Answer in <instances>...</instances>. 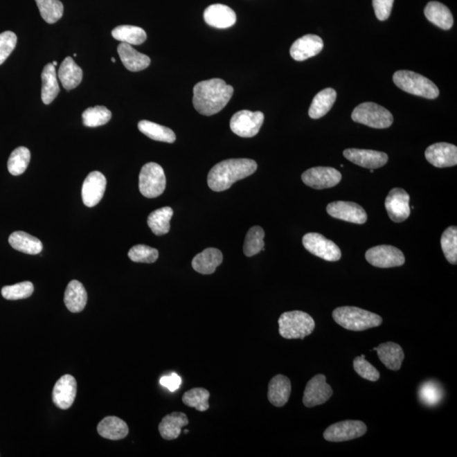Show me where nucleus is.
I'll return each mask as SVG.
<instances>
[{
  "instance_id": "1",
  "label": "nucleus",
  "mask_w": 457,
  "mask_h": 457,
  "mask_svg": "<svg viewBox=\"0 0 457 457\" xmlns=\"http://www.w3.org/2000/svg\"><path fill=\"white\" fill-rule=\"evenodd\" d=\"M233 87L222 79L213 78L196 84L193 89V106L203 116L218 114L233 96Z\"/></svg>"
},
{
  "instance_id": "2",
  "label": "nucleus",
  "mask_w": 457,
  "mask_h": 457,
  "mask_svg": "<svg viewBox=\"0 0 457 457\" xmlns=\"http://www.w3.org/2000/svg\"><path fill=\"white\" fill-rule=\"evenodd\" d=\"M258 169L257 163L249 159L224 160L213 166L208 174V185L215 192L231 188L235 182L250 177Z\"/></svg>"
},
{
  "instance_id": "3",
  "label": "nucleus",
  "mask_w": 457,
  "mask_h": 457,
  "mask_svg": "<svg viewBox=\"0 0 457 457\" xmlns=\"http://www.w3.org/2000/svg\"><path fill=\"white\" fill-rule=\"evenodd\" d=\"M332 315L339 325L352 331H364L379 327L383 322V319L378 314L356 307H338Z\"/></svg>"
},
{
  "instance_id": "4",
  "label": "nucleus",
  "mask_w": 457,
  "mask_h": 457,
  "mask_svg": "<svg viewBox=\"0 0 457 457\" xmlns=\"http://www.w3.org/2000/svg\"><path fill=\"white\" fill-rule=\"evenodd\" d=\"M278 323L280 334L288 340H303L307 335L314 332L315 329L314 319L303 311L285 312L281 314Z\"/></svg>"
},
{
  "instance_id": "5",
  "label": "nucleus",
  "mask_w": 457,
  "mask_h": 457,
  "mask_svg": "<svg viewBox=\"0 0 457 457\" xmlns=\"http://www.w3.org/2000/svg\"><path fill=\"white\" fill-rule=\"evenodd\" d=\"M396 86L407 93L428 99L438 98L440 90L436 84L425 76L411 71H398L393 75Z\"/></svg>"
},
{
  "instance_id": "6",
  "label": "nucleus",
  "mask_w": 457,
  "mask_h": 457,
  "mask_svg": "<svg viewBox=\"0 0 457 457\" xmlns=\"http://www.w3.org/2000/svg\"><path fill=\"white\" fill-rule=\"evenodd\" d=\"M352 119L375 129L388 128L394 122L393 116L388 109L370 102L357 105L352 111Z\"/></svg>"
},
{
  "instance_id": "7",
  "label": "nucleus",
  "mask_w": 457,
  "mask_h": 457,
  "mask_svg": "<svg viewBox=\"0 0 457 457\" xmlns=\"http://www.w3.org/2000/svg\"><path fill=\"white\" fill-rule=\"evenodd\" d=\"M166 188V177L163 168L156 163L143 165L139 174V190L145 197H157Z\"/></svg>"
},
{
  "instance_id": "8",
  "label": "nucleus",
  "mask_w": 457,
  "mask_h": 457,
  "mask_svg": "<svg viewBox=\"0 0 457 457\" xmlns=\"http://www.w3.org/2000/svg\"><path fill=\"white\" fill-rule=\"evenodd\" d=\"M264 121L265 114L260 111L241 110L232 116L230 125L235 135L249 138L258 134Z\"/></svg>"
},
{
  "instance_id": "9",
  "label": "nucleus",
  "mask_w": 457,
  "mask_h": 457,
  "mask_svg": "<svg viewBox=\"0 0 457 457\" xmlns=\"http://www.w3.org/2000/svg\"><path fill=\"white\" fill-rule=\"evenodd\" d=\"M303 244L308 251L329 262H337L341 258L339 247L321 234L307 233L303 236Z\"/></svg>"
},
{
  "instance_id": "10",
  "label": "nucleus",
  "mask_w": 457,
  "mask_h": 457,
  "mask_svg": "<svg viewBox=\"0 0 457 457\" xmlns=\"http://www.w3.org/2000/svg\"><path fill=\"white\" fill-rule=\"evenodd\" d=\"M365 258L369 264L381 269L394 268L405 264L402 251L388 245L372 247L367 251Z\"/></svg>"
},
{
  "instance_id": "11",
  "label": "nucleus",
  "mask_w": 457,
  "mask_h": 457,
  "mask_svg": "<svg viewBox=\"0 0 457 457\" xmlns=\"http://www.w3.org/2000/svg\"><path fill=\"white\" fill-rule=\"evenodd\" d=\"M367 430L364 422L346 420L330 425L323 433V438L330 442L349 441L364 436Z\"/></svg>"
},
{
  "instance_id": "12",
  "label": "nucleus",
  "mask_w": 457,
  "mask_h": 457,
  "mask_svg": "<svg viewBox=\"0 0 457 457\" xmlns=\"http://www.w3.org/2000/svg\"><path fill=\"white\" fill-rule=\"evenodd\" d=\"M304 184L316 190L333 188L341 181V174L332 167H314L302 174Z\"/></svg>"
},
{
  "instance_id": "13",
  "label": "nucleus",
  "mask_w": 457,
  "mask_h": 457,
  "mask_svg": "<svg viewBox=\"0 0 457 457\" xmlns=\"http://www.w3.org/2000/svg\"><path fill=\"white\" fill-rule=\"evenodd\" d=\"M332 395V388L327 384L325 375H317L308 381L305 388L303 402L305 406L311 409L325 404Z\"/></svg>"
},
{
  "instance_id": "14",
  "label": "nucleus",
  "mask_w": 457,
  "mask_h": 457,
  "mask_svg": "<svg viewBox=\"0 0 457 457\" xmlns=\"http://www.w3.org/2000/svg\"><path fill=\"white\" fill-rule=\"evenodd\" d=\"M410 196L405 190L393 188L388 192L384 205L391 219L395 223H402L411 215Z\"/></svg>"
},
{
  "instance_id": "15",
  "label": "nucleus",
  "mask_w": 457,
  "mask_h": 457,
  "mask_svg": "<svg viewBox=\"0 0 457 457\" xmlns=\"http://www.w3.org/2000/svg\"><path fill=\"white\" fill-rule=\"evenodd\" d=\"M327 213L333 218L353 224H363L368 219L364 208L352 201H333L327 206Z\"/></svg>"
},
{
  "instance_id": "16",
  "label": "nucleus",
  "mask_w": 457,
  "mask_h": 457,
  "mask_svg": "<svg viewBox=\"0 0 457 457\" xmlns=\"http://www.w3.org/2000/svg\"><path fill=\"white\" fill-rule=\"evenodd\" d=\"M343 155L355 165L369 170L379 169L386 165L388 159L386 152L358 148H348L343 152Z\"/></svg>"
},
{
  "instance_id": "17",
  "label": "nucleus",
  "mask_w": 457,
  "mask_h": 457,
  "mask_svg": "<svg viewBox=\"0 0 457 457\" xmlns=\"http://www.w3.org/2000/svg\"><path fill=\"white\" fill-rule=\"evenodd\" d=\"M106 185V178L101 172L93 171L87 175L82 189L83 204L89 208L96 206L105 195Z\"/></svg>"
},
{
  "instance_id": "18",
  "label": "nucleus",
  "mask_w": 457,
  "mask_h": 457,
  "mask_svg": "<svg viewBox=\"0 0 457 457\" xmlns=\"http://www.w3.org/2000/svg\"><path fill=\"white\" fill-rule=\"evenodd\" d=\"M425 158L437 168L455 166L457 165V147L447 143H434L427 148Z\"/></svg>"
},
{
  "instance_id": "19",
  "label": "nucleus",
  "mask_w": 457,
  "mask_h": 457,
  "mask_svg": "<svg viewBox=\"0 0 457 457\" xmlns=\"http://www.w3.org/2000/svg\"><path fill=\"white\" fill-rule=\"evenodd\" d=\"M78 384L73 376L66 375L57 381L53 390V402L59 409L66 410L73 405Z\"/></svg>"
},
{
  "instance_id": "20",
  "label": "nucleus",
  "mask_w": 457,
  "mask_h": 457,
  "mask_svg": "<svg viewBox=\"0 0 457 457\" xmlns=\"http://www.w3.org/2000/svg\"><path fill=\"white\" fill-rule=\"evenodd\" d=\"M323 48V42L321 37L314 34H307L294 42L289 49V53L295 60L303 61L319 55Z\"/></svg>"
},
{
  "instance_id": "21",
  "label": "nucleus",
  "mask_w": 457,
  "mask_h": 457,
  "mask_svg": "<svg viewBox=\"0 0 457 457\" xmlns=\"http://www.w3.org/2000/svg\"><path fill=\"white\" fill-rule=\"evenodd\" d=\"M204 17L208 26L219 29L231 28L236 22L235 11L221 3L208 6L204 11Z\"/></svg>"
},
{
  "instance_id": "22",
  "label": "nucleus",
  "mask_w": 457,
  "mask_h": 457,
  "mask_svg": "<svg viewBox=\"0 0 457 457\" xmlns=\"http://www.w3.org/2000/svg\"><path fill=\"white\" fill-rule=\"evenodd\" d=\"M117 51L121 62L129 71H141L150 66L151 63L150 57L136 51L132 45L121 43L118 46Z\"/></svg>"
},
{
  "instance_id": "23",
  "label": "nucleus",
  "mask_w": 457,
  "mask_h": 457,
  "mask_svg": "<svg viewBox=\"0 0 457 457\" xmlns=\"http://www.w3.org/2000/svg\"><path fill=\"white\" fill-rule=\"evenodd\" d=\"M291 393L292 383L287 376L278 375L270 380L268 399L274 406H284L289 401Z\"/></svg>"
},
{
  "instance_id": "24",
  "label": "nucleus",
  "mask_w": 457,
  "mask_h": 457,
  "mask_svg": "<svg viewBox=\"0 0 457 457\" xmlns=\"http://www.w3.org/2000/svg\"><path fill=\"white\" fill-rule=\"evenodd\" d=\"M376 350L379 360L391 370L398 371L402 368L404 354L402 346L394 342H386L373 349Z\"/></svg>"
},
{
  "instance_id": "25",
  "label": "nucleus",
  "mask_w": 457,
  "mask_h": 457,
  "mask_svg": "<svg viewBox=\"0 0 457 457\" xmlns=\"http://www.w3.org/2000/svg\"><path fill=\"white\" fill-rule=\"evenodd\" d=\"M223 254L219 249H205L192 259V268L201 274H211L215 272L217 267L222 264Z\"/></svg>"
},
{
  "instance_id": "26",
  "label": "nucleus",
  "mask_w": 457,
  "mask_h": 457,
  "mask_svg": "<svg viewBox=\"0 0 457 457\" xmlns=\"http://www.w3.org/2000/svg\"><path fill=\"white\" fill-rule=\"evenodd\" d=\"M189 424L186 415L183 413H172L166 415L159 425L160 436L166 440L177 439L181 430Z\"/></svg>"
},
{
  "instance_id": "27",
  "label": "nucleus",
  "mask_w": 457,
  "mask_h": 457,
  "mask_svg": "<svg viewBox=\"0 0 457 457\" xmlns=\"http://www.w3.org/2000/svg\"><path fill=\"white\" fill-rule=\"evenodd\" d=\"M58 78L64 89L68 91L74 89L82 81V68L76 64L71 57H66L60 64Z\"/></svg>"
},
{
  "instance_id": "28",
  "label": "nucleus",
  "mask_w": 457,
  "mask_h": 457,
  "mask_svg": "<svg viewBox=\"0 0 457 457\" xmlns=\"http://www.w3.org/2000/svg\"><path fill=\"white\" fill-rule=\"evenodd\" d=\"M64 302L68 310L71 312H80L85 308L87 293L81 282L72 280L68 284L64 292Z\"/></svg>"
},
{
  "instance_id": "29",
  "label": "nucleus",
  "mask_w": 457,
  "mask_h": 457,
  "mask_svg": "<svg viewBox=\"0 0 457 457\" xmlns=\"http://www.w3.org/2000/svg\"><path fill=\"white\" fill-rule=\"evenodd\" d=\"M424 15L430 22L443 30L451 29L454 23L451 10L440 2H429L425 7Z\"/></svg>"
},
{
  "instance_id": "30",
  "label": "nucleus",
  "mask_w": 457,
  "mask_h": 457,
  "mask_svg": "<svg viewBox=\"0 0 457 457\" xmlns=\"http://www.w3.org/2000/svg\"><path fill=\"white\" fill-rule=\"evenodd\" d=\"M98 432L105 439L120 440L128 436L129 428L122 419L109 416L99 422L97 427Z\"/></svg>"
},
{
  "instance_id": "31",
  "label": "nucleus",
  "mask_w": 457,
  "mask_h": 457,
  "mask_svg": "<svg viewBox=\"0 0 457 457\" xmlns=\"http://www.w3.org/2000/svg\"><path fill=\"white\" fill-rule=\"evenodd\" d=\"M337 97V91L330 87L319 91L312 100L308 111L312 119L317 120L325 116L332 109Z\"/></svg>"
},
{
  "instance_id": "32",
  "label": "nucleus",
  "mask_w": 457,
  "mask_h": 457,
  "mask_svg": "<svg viewBox=\"0 0 457 457\" xmlns=\"http://www.w3.org/2000/svg\"><path fill=\"white\" fill-rule=\"evenodd\" d=\"M10 246L15 250L30 255L39 254L43 250V243L24 231H15L9 238Z\"/></svg>"
},
{
  "instance_id": "33",
  "label": "nucleus",
  "mask_w": 457,
  "mask_h": 457,
  "mask_svg": "<svg viewBox=\"0 0 457 457\" xmlns=\"http://www.w3.org/2000/svg\"><path fill=\"white\" fill-rule=\"evenodd\" d=\"M42 101L45 105L51 104L60 93L58 78H57L55 66L53 64H46L42 72Z\"/></svg>"
},
{
  "instance_id": "34",
  "label": "nucleus",
  "mask_w": 457,
  "mask_h": 457,
  "mask_svg": "<svg viewBox=\"0 0 457 457\" xmlns=\"http://www.w3.org/2000/svg\"><path fill=\"white\" fill-rule=\"evenodd\" d=\"M174 215L170 207H163L152 212L147 218L148 226L152 233L156 235H163L169 233L170 230V219Z\"/></svg>"
},
{
  "instance_id": "35",
  "label": "nucleus",
  "mask_w": 457,
  "mask_h": 457,
  "mask_svg": "<svg viewBox=\"0 0 457 457\" xmlns=\"http://www.w3.org/2000/svg\"><path fill=\"white\" fill-rule=\"evenodd\" d=\"M139 131L150 138L168 143H173L177 139L172 129L163 127L148 120H141L138 123Z\"/></svg>"
},
{
  "instance_id": "36",
  "label": "nucleus",
  "mask_w": 457,
  "mask_h": 457,
  "mask_svg": "<svg viewBox=\"0 0 457 457\" xmlns=\"http://www.w3.org/2000/svg\"><path fill=\"white\" fill-rule=\"evenodd\" d=\"M114 39L129 45H140L147 39V33L138 26L123 25L112 30Z\"/></svg>"
},
{
  "instance_id": "37",
  "label": "nucleus",
  "mask_w": 457,
  "mask_h": 457,
  "mask_svg": "<svg viewBox=\"0 0 457 457\" xmlns=\"http://www.w3.org/2000/svg\"><path fill=\"white\" fill-rule=\"evenodd\" d=\"M265 231L260 226H253L247 231L243 251L247 257H253L265 250Z\"/></svg>"
},
{
  "instance_id": "38",
  "label": "nucleus",
  "mask_w": 457,
  "mask_h": 457,
  "mask_svg": "<svg viewBox=\"0 0 457 457\" xmlns=\"http://www.w3.org/2000/svg\"><path fill=\"white\" fill-rule=\"evenodd\" d=\"M30 160V152L28 147H19L11 152L8 160V170L17 177L25 172Z\"/></svg>"
},
{
  "instance_id": "39",
  "label": "nucleus",
  "mask_w": 457,
  "mask_h": 457,
  "mask_svg": "<svg viewBox=\"0 0 457 457\" xmlns=\"http://www.w3.org/2000/svg\"><path fill=\"white\" fill-rule=\"evenodd\" d=\"M112 113L105 106L89 108L82 113L84 125L87 127H98L104 125L111 119Z\"/></svg>"
},
{
  "instance_id": "40",
  "label": "nucleus",
  "mask_w": 457,
  "mask_h": 457,
  "mask_svg": "<svg viewBox=\"0 0 457 457\" xmlns=\"http://www.w3.org/2000/svg\"><path fill=\"white\" fill-rule=\"evenodd\" d=\"M40 15L48 24H53L62 17L63 3L60 0H35Z\"/></svg>"
},
{
  "instance_id": "41",
  "label": "nucleus",
  "mask_w": 457,
  "mask_h": 457,
  "mask_svg": "<svg viewBox=\"0 0 457 457\" xmlns=\"http://www.w3.org/2000/svg\"><path fill=\"white\" fill-rule=\"evenodd\" d=\"M209 397L210 393L206 388H194L183 395L182 402L189 407L199 411H205L209 409Z\"/></svg>"
},
{
  "instance_id": "42",
  "label": "nucleus",
  "mask_w": 457,
  "mask_h": 457,
  "mask_svg": "<svg viewBox=\"0 0 457 457\" xmlns=\"http://www.w3.org/2000/svg\"><path fill=\"white\" fill-rule=\"evenodd\" d=\"M441 247L449 264H457V228L451 226L441 236Z\"/></svg>"
},
{
  "instance_id": "43",
  "label": "nucleus",
  "mask_w": 457,
  "mask_h": 457,
  "mask_svg": "<svg viewBox=\"0 0 457 457\" xmlns=\"http://www.w3.org/2000/svg\"><path fill=\"white\" fill-rule=\"evenodd\" d=\"M34 287L32 282L24 281L13 285L3 287L1 294L6 300H21L28 298L33 295Z\"/></svg>"
},
{
  "instance_id": "44",
  "label": "nucleus",
  "mask_w": 457,
  "mask_h": 457,
  "mask_svg": "<svg viewBox=\"0 0 457 457\" xmlns=\"http://www.w3.org/2000/svg\"><path fill=\"white\" fill-rule=\"evenodd\" d=\"M128 257L135 262L152 264L159 258V251L146 245H136L129 249Z\"/></svg>"
},
{
  "instance_id": "45",
  "label": "nucleus",
  "mask_w": 457,
  "mask_h": 457,
  "mask_svg": "<svg viewBox=\"0 0 457 457\" xmlns=\"http://www.w3.org/2000/svg\"><path fill=\"white\" fill-rule=\"evenodd\" d=\"M354 370L361 378L376 382L380 378V373L373 366L365 359V356L357 357L353 361Z\"/></svg>"
},
{
  "instance_id": "46",
  "label": "nucleus",
  "mask_w": 457,
  "mask_h": 457,
  "mask_svg": "<svg viewBox=\"0 0 457 457\" xmlns=\"http://www.w3.org/2000/svg\"><path fill=\"white\" fill-rule=\"evenodd\" d=\"M17 44V37L15 33L6 30L0 33V64L7 60L13 52Z\"/></svg>"
},
{
  "instance_id": "47",
  "label": "nucleus",
  "mask_w": 457,
  "mask_h": 457,
  "mask_svg": "<svg viewBox=\"0 0 457 457\" xmlns=\"http://www.w3.org/2000/svg\"><path fill=\"white\" fill-rule=\"evenodd\" d=\"M419 397L426 405L433 406L440 401L441 391L439 386L433 382H428L419 390Z\"/></svg>"
},
{
  "instance_id": "48",
  "label": "nucleus",
  "mask_w": 457,
  "mask_h": 457,
  "mask_svg": "<svg viewBox=\"0 0 457 457\" xmlns=\"http://www.w3.org/2000/svg\"><path fill=\"white\" fill-rule=\"evenodd\" d=\"M394 0H373L376 17L379 21H386L390 17Z\"/></svg>"
},
{
  "instance_id": "49",
  "label": "nucleus",
  "mask_w": 457,
  "mask_h": 457,
  "mask_svg": "<svg viewBox=\"0 0 457 457\" xmlns=\"http://www.w3.org/2000/svg\"><path fill=\"white\" fill-rule=\"evenodd\" d=\"M160 384L163 387H165L171 392L178 390L181 384V377L177 373H171L169 376H163L160 379Z\"/></svg>"
},
{
  "instance_id": "50",
  "label": "nucleus",
  "mask_w": 457,
  "mask_h": 457,
  "mask_svg": "<svg viewBox=\"0 0 457 457\" xmlns=\"http://www.w3.org/2000/svg\"><path fill=\"white\" fill-rule=\"evenodd\" d=\"M52 64H53V66H57V62H56V61H53V62Z\"/></svg>"
},
{
  "instance_id": "51",
  "label": "nucleus",
  "mask_w": 457,
  "mask_h": 457,
  "mask_svg": "<svg viewBox=\"0 0 457 457\" xmlns=\"http://www.w3.org/2000/svg\"><path fill=\"white\" fill-rule=\"evenodd\" d=\"M111 60L113 61L114 63L116 62V59L112 58Z\"/></svg>"
}]
</instances>
